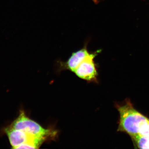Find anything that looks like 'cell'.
Listing matches in <instances>:
<instances>
[{"label":"cell","mask_w":149,"mask_h":149,"mask_svg":"<svg viewBox=\"0 0 149 149\" xmlns=\"http://www.w3.org/2000/svg\"><path fill=\"white\" fill-rule=\"evenodd\" d=\"M117 108L120 115L118 131L127 133L132 139L149 136V118L136 110L130 100Z\"/></svg>","instance_id":"6da1fadb"},{"label":"cell","mask_w":149,"mask_h":149,"mask_svg":"<svg viewBox=\"0 0 149 149\" xmlns=\"http://www.w3.org/2000/svg\"><path fill=\"white\" fill-rule=\"evenodd\" d=\"M4 130L13 148H38L45 141V139L32 136L10 126L6 127Z\"/></svg>","instance_id":"7a4b0ae2"},{"label":"cell","mask_w":149,"mask_h":149,"mask_svg":"<svg viewBox=\"0 0 149 149\" xmlns=\"http://www.w3.org/2000/svg\"><path fill=\"white\" fill-rule=\"evenodd\" d=\"M10 126L15 129L22 130L29 135L46 140L53 136L54 133L49 129L43 128L39 123L29 118L24 111H20L18 117Z\"/></svg>","instance_id":"3957f363"},{"label":"cell","mask_w":149,"mask_h":149,"mask_svg":"<svg viewBox=\"0 0 149 149\" xmlns=\"http://www.w3.org/2000/svg\"><path fill=\"white\" fill-rule=\"evenodd\" d=\"M100 52L101 50H97L94 52L91 53L78 65L73 72L77 77L88 81L97 80V72L94 59Z\"/></svg>","instance_id":"277c9868"},{"label":"cell","mask_w":149,"mask_h":149,"mask_svg":"<svg viewBox=\"0 0 149 149\" xmlns=\"http://www.w3.org/2000/svg\"><path fill=\"white\" fill-rule=\"evenodd\" d=\"M90 54L91 52L88 51L86 44L83 47L72 53L66 62L61 63V66L65 69L69 70L73 72Z\"/></svg>","instance_id":"5b68a950"},{"label":"cell","mask_w":149,"mask_h":149,"mask_svg":"<svg viewBox=\"0 0 149 149\" xmlns=\"http://www.w3.org/2000/svg\"><path fill=\"white\" fill-rule=\"evenodd\" d=\"M93 1L95 3H98L100 0H93Z\"/></svg>","instance_id":"8992f818"}]
</instances>
